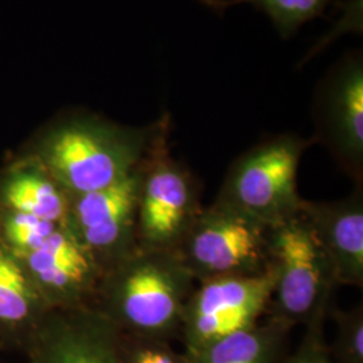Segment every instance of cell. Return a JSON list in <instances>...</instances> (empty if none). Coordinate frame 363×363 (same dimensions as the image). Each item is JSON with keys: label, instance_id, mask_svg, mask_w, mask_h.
Masks as SVG:
<instances>
[{"label": "cell", "instance_id": "cell-1", "mask_svg": "<svg viewBox=\"0 0 363 363\" xmlns=\"http://www.w3.org/2000/svg\"><path fill=\"white\" fill-rule=\"evenodd\" d=\"M163 115L144 127L73 111L39 130L22 154L46 169L67 195L103 190L128 178L143 163Z\"/></svg>", "mask_w": 363, "mask_h": 363}, {"label": "cell", "instance_id": "cell-2", "mask_svg": "<svg viewBox=\"0 0 363 363\" xmlns=\"http://www.w3.org/2000/svg\"><path fill=\"white\" fill-rule=\"evenodd\" d=\"M195 286L175 250L138 247L105 271L91 307L121 334L169 342Z\"/></svg>", "mask_w": 363, "mask_h": 363}, {"label": "cell", "instance_id": "cell-3", "mask_svg": "<svg viewBox=\"0 0 363 363\" xmlns=\"http://www.w3.org/2000/svg\"><path fill=\"white\" fill-rule=\"evenodd\" d=\"M268 264L274 284L265 315L292 328L325 323L339 286L330 259L300 213L271 226Z\"/></svg>", "mask_w": 363, "mask_h": 363}, {"label": "cell", "instance_id": "cell-4", "mask_svg": "<svg viewBox=\"0 0 363 363\" xmlns=\"http://www.w3.org/2000/svg\"><path fill=\"white\" fill-rule=\"evenodd\" d=\"M311 144L295 133L261 140L234 159L216 199L269 226L296 216L298 164Z\"/></svg>", "mask_w": 363, "mask_h": 363}, {"label": "cell", "instance_id": "cell-5", "mask_svg": "<svg viewBox=\"0 0 363 363\" xmlns=\"http://www.w3.org/2000/svg\"><path fill=\"white\" fill-rule=\"evenodd\" d=\"M271 226L220 201L202 208L175 249L196 283L267 272Z\"/></svg>", "mask_w": 363, "mask_h": 363}, {"label": "cell", "instance_id": "cell-6", "mask_svg": "<svg viewBox=\"0 0 363 363\" xmlns=\"http://www.w3.org/2000/svg\"><path fill=\"white\" fill-rule=\"evenodd\" d=\"M171 118L162 127L142 164L138 203V245L175 250L202 210L194 174L169 154Z\"/></svg>", "mask_w": 363, "mask_h": 363}, {"label": "cell", "instance_id": "cell-7", "mask_svg": "<svg viewBox=\"0 0 363 363\" xmlns=\"http://www.w3.org/2000/svg\"><path fill=\"white\" fill-rule=\"evenodd\" d=\"M273 273L228 276L196 283L182 319L184 354L259 323L272 298Z\"/></svg>", "mask_w": 363, "mask_h": 363}, {"label": "cell", "instance_id": "cell-8", "mask_svg": "<svg viewBox=\"0 0 363 363\" xmlns=\"http://www.w3.org/2000/svg\"><path fill=\"white\" fill-rule=\"evenodd\" d=\"M313 143H322L355 186L363 184V55L346 52L316 86Z\"/></svg>", "mask_w": 363, "mask_h": 363}, {"label": "cell", "instance_id": "cell-9", "mask_svg": "<svg viewBox=\"0 0 363 363\" xmlns=\"http://www.w3.org/2000/svg\"><path fill=\"white\" fill-rule=\"evenodd\" d=\"M140 178L142 166L103 190L69 195L65 228L103 274L139 247L136 220Z\"/></svg>", "mask_w": 363, "mask_h": 363}, {"label": "cell", "instance_id": "cell-10", "mask_svg": "<svg viewBox=\"0 0 363 363\" xmlns=\"http://www.w3.org/2000/svg\"><path fill=\"white\" fill-rule=\"evenodd\" d=\"M118 331L91 306L50 310L25 347L28 363H120Z\"/></svg>", "mask_w": 363, "mask_h": 363}, {"label": "cell", "instance_id": "cell-11", "mask_svg": "<svg viewBox=\"0 0 363 363\" xmlns=\"http://www.w3.org/2000/svg\"><path fill=\"white\" fill-rule=\"evenodd\" d=\"M16 257L52 310L93 304L103 271L65 226Z\"/></svg>", "mask_w": 363, "mask_h": 363}, {"label": "cell", "instance_id": "cell-12", "mask_svg": "<svg viewBox=\"0 0 363 363\" xmlns=\"http://www.w3.org/2000/svg\"><path fill=\"white\" fill-rule=\"evenodd\" d=\"M316 235L337 286H363V186L331 202L303 199L298 211Z\"/></svg>", "mask_w": 363, "mask_h": 363}, {"label": "cell", "instance_id": "cell-13", "mask_svg": "<svg viewBox=\"0 0 363 363\" xmlns=\"http://www.w3.org/2000/svg\"><path fill=\"white\" fill-rule=\"evenodd\" d=\"M69 195L35 159L19 154L0 169V210L65 226Z\"/></svg>", "mask_w": 363, "mask_h": 363}, {"label": "cell", "instance_id": "cell-14", "mask_svg": "<svg viewBox=\"0 0 363 363\" xmlns=\"http://www.w3.org/2000/svg\"><path fill=\"white\" fill-rule=\"evenodd\" d=\"M50 310L23 264L0 241V349L25 350Z\"/></svg>", "mask_w": 363, "mask_h": 363}, {"label": "cell", "instance_id": "cell-15", "mask_svg": "<svg viewBox=\"0 0 363 363\" xmlns=\"http://www.w3.org/2000/svg\"><path fill=\"white\" fill-rule=\"evenodd\" d=\"M291 330V325L265 315L259 323L186 355L191 363H277Z\"/></svg>", "mask_w": 363, "mask_h": 363}, {"label": "cell", "instance_id": "cell-16", "mask_svg": "<svg viewBox=\"0 0 363 363\" xmlns=\"http://www.w3.org/2000/svg\"><path fill=\"white\" fill-rule=\"evenodd\" d=\"M216 13H225L238 4H250L265 13L283 39L291 38L298 28L325 13L331 0H196Z\"/></svg>", "mask_w": 363, "mask_h": 363}, {"label": "cell", "instance_id": "cell-17", "mask_svg": "<svg viewBox=\"0 0 363 363\" xmlns=\"http://www.w3.org/2000/svg\"><path fill=\"white\" fill-rule=\"evenodd\" d=\"M60 226L64 225L21 213L0 210V241L15 256H21L38 247Z\"/></svg>", "mask_w": 363, "mask_h": 363}, {"label": "cell", "instance_id": "cell-18", "mask_svg": "<svg viewBox=\"0 0 363 363\" xmlns=\"http://www.w3.org/2000/svg\"><path fill=\"white\" fill-rule=\"evenodd\" d=\"M328 316L335 323V337L328 345L335 363H363V306L345 311L331 306Z\"/></svg>", "mask_w": 363, "mask_h": 363}, {"label": "cell", "instance_id": "cell-19", "mask_svg": "<svg viewBox=\"0 0 363 363\" xmlns=\"http://www.w3.org/2000/svg\"><path fill=\"white\" fill-rule=\"evenodd\" d=\"M117 347L120 363H191L184 352L174 350L167 340L118 333Z\"/></svg>", "mask_w": 363, "mask_h": 363}, {"label": "cell", "instance_id": "cell-20", "mask_svg": "<svg viewBox=\"0 0 363 363\" xmlns=\"http://www.w3.org/2000/svg\"><path fill=\"white\" fill-rule=\"evenodd\" d=\"M277 363H335L325 337V323L306 327L298 349Z\"/></svg>", "mask_w": 363, "mask_h": 363}, {"label": "cell", "instance_id": "cell-21", "mask_svg": "<svg viewBox=\"0 0 363 363\" xmlns=\"http://www.w3.org/2000/svg\"><path fill=\"white\" fill-rule=\"evenodd\" d=\"M0 350H1V349H0Z\"/></svg>", "mask_w": 363, "mask_h": 363}]
</instances>
